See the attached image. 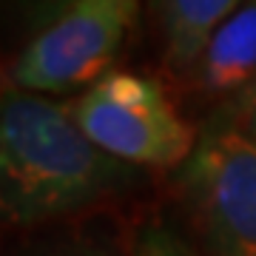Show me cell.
<instances>
[{
  "instance_id": "obj_1",
  "label": "cell",
  "mask_w": 256,
  "mask_h": 256,
  "mask_svg": "<svg viewBox=\"0 0 256 256\" xmlns=\"http://www.w3.org/2000/svg\"><path fill=\"white\" fill-rule=\"evenodd\" d=\"M146 182L74 122L72 102L23 88L0 92V225L40 228L117 200Z\"/></svg>"
},
{
  "instance_id": "obj_2",
  "label": "cell",
  "mask_w": 256,
  "mask_h": 256,
  "mask_svg": "<svg viewBox=\"0 0 256 256\" xmlns=\"http://www.w3.org/2000/svg\"><path fill=\"white\" fill-rule=\"evenodd\" d=\"M174 191L202 256H256V140L210 114Z\"/></svg>"
},
{
  "instance_id": "obj_3",
  "label": "cell",
  "mask_w": 256,
  "mask_h": 256,
  "mask_svg": "<svg viewBox=\"0 0 256 256\" xmlns=\"http://www.w3.org/2000/svg\"><path fill=\"white\" fill-rule=\"evenodd\" d=\"M74 122L108 156L134 168H182L196 131L182 120L160 80L108 72L72 102Z\"/></svg>"
},
{
  "instance_id": "obj_4",
  "label": "cell",
  "mask_w": 256,
  "mask_h": 256,
  "mask_svg": "<svg viewBox=\"0 0 256 256\" xmlns=\"http://www.w3.org/2000/svg\"><path fill=\"white\" fill-rule=\"evenodd\" d=\"M140 9L142 0H74L46 32L12 57V86L48 97L86 92L114 72Z\"/></svg>"
},
{
  "instance_id": "obj_5",
  "label": "cell",
  "mask_w": 256,
  "mask_h": 256,
  "mask_svg": "<svg viewBox=\"0 0 256 256\" xmlns=\"http://www.w3.org/2000/svg\"><path fill=\"white\" fill-rule=\"evenodd\" d=\"M256 80V0H245L222 23L196 63L185 74V82L205 97H236Z\"/></svg>"
},
{
  "instance_id": "obj_6",
  "label": "cell",
  "mask_w": 256,
  "mask_h": 256,
  "mask_svg": "<svg viewBox=\"0 0 256 256\" xmlns=\"http://www.w3.org/2000/svg\"><path fill=\"white\" fill-rule=\"evenodd\" d=\"M245 0H148L162 63L185 80L210 34Z\"/></svg>"
},
{
  "instance_id": "obj_7",
  "label": "cell",
  "mask_w": 256,
  "mask_h": 256,
  "mask_svg": "<svg viewBox=\"0 0 256 256\" xmlns=\"http://www.w3.org/2000/svg\"><path fill=\"white\" fill-rule=\"evenodd\" d=\"M74 0H0V48L20 54Z\"/></svg>"
},
{
  "instance_id": "obj_8",
  "label": "cell",
  "mask_w": 256,
  "mask_h": 256,
  "mask_svg": "<svg viewBox=\"0 0 256 256\" xmlns=\"http://www.w3.org/2000/svg\"><path fill=\"white\" fill-rule=\"evenodd\" d=\"M128 256H202L191 236H185L174 222L154 220L134 234Z\"/></svg>"
},
{
  "instance_id": "obj_9",
  "label": "cell",
  "mask_w": 256,
  "mask_h": 256,
  "mask_svg": "<svg viewBox=\"0 0 256 256\" xmlns=\"http://www.w3.org/2000/svg\"><path fill=\"white\" fill-rule=\"evenodd\" d=\"M214 117L230 122L234 128H239L242 134H248L250 140H256V80L242 88L236 97H230L214 111Z\"/></svg>"
},
{
  "instance_id": "obj_10",
  "label": "cell",
  "mask_w": 256,
  "mask_h": 256,
  "mask_svg": "<svg viewBox=\"0 0 256 256\" xmlns=\"http://www.w3.org/2000/svg\"><path fill=\"white\" fill-rule=\"evenodd\" d=\"M26 256H126L122 250L106 242V239H88V236H77V239H60L52 245H43L32 250Z\"/></svg>"
}]
</instances>
